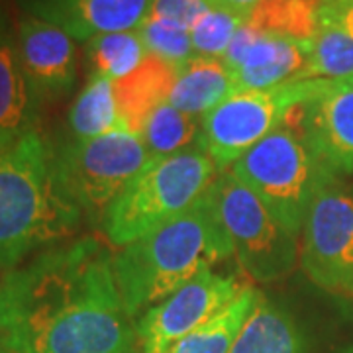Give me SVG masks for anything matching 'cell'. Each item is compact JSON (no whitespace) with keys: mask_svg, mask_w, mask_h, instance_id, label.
Returning a JSON list of instances; mask_svg holds the SVG:
<instances>
[{"mask_svg":"<svg viewBox=\"0 0 353 353\" xmlns=\"http://www.w3.org/2000/svg\"><path fill=\"white\" fill-rule=\"evenodd\" d=\"M238 92L232 71L222 59L194 55L176 69L169 104L176 110L202 118Z\"/></svg>","mask_w":353,"mask_h":353,"instance_id":"obj_17","label":"cell"},{"mask_svg":"<svg viewBox=\"0 0 353 353\" xmlns=\"http://www.w3.org/2000/svg\"><path fill=\"white\" fill-rule=\"evenodd\" d=\"M16 48L39 102L63 99L75 87V39L61 28L26 14L18 22Z\"/></svg>","mask_w":353,"mask_h":353,"instance_id":"obj_11","label":"cell"},{"mask_svg":"<svg viewBox=\"0 0 353 353\" xmlns=\"http://www.w3.org/2000/svg\"><path fill=\"white\" fill-rule=\"evenodd\" d=\"M301 263L320 289L353 296V189L328 179L303 228Z\"/></svg>","mask_w":353,"mask_h":353,"instance_id":"obj_9","label":"cell"},{"mask_svg":"<svg viewBox=\"0 0 353 353\" xmlns=\"http://www.w3.org/2000/svg\"><path fill=\"white\" fill-rule=\"evenodd\" d=\"M303 136L332 171H353V79L328 81L308 102Z\"/></svg>","mask_w":353,"mask_h":353,"instance_id":"obj_13","label":"cell"},{"mask_svg":"<svg viewBox=\"0 0 353 353\" xmlns=\"http://www.w3.org/2000/svg\"><path fill=\"white\" fill-rule=\"evenodd\" d=\"M199 136L201 118L181 112L169 102L153 110L139 134L152 161L187 152L192 143L199 145Z\"/></svg>","mask_w":353,"mask_h":353,"instance_id":"obj_22","label":"cell"},{"mask_svg":"<svg viewBox=\"0 0 353 353\" xmlns=\"http://www.w3.org/2000/svg\"><path fill=\"white\" fill-rule=\"evenodd\" d=\"M338 26L353 36V0H320V26Z\"/></svg>","mask_w":353,"mask_h":353,"instance_id":"obj_28","label":"cell"},{"mask_svg":"<svg viewBox=\"0 0 353 353\" xmlns=\"http://www.w3.org/2000/svg\"><path fill=\"white\" fill-rule=\"evenodd\" d=\"M55 159L67 194L92 222H102L106 208L152 161L141 138L128 130L69 139L55 148Z\"/></svg>","mask_w":353,"mask_h":353,"instance_id":"obj_8","label":"cell"},{"mask_svg":"<svg viewBox=\"0 0 353 353\" xmlns=\"http://www.w3.org/2000/svg\"><path fill=\"white\" fill-rule=\"evenodd\" d=\"M243 22L263 34L310 43L320 30V0H263L243 16Z\"/></svg>","mask_w":353,"mask_h":353,"instance_id":"obj_21","label":"cell"},{"mask_svg":"<svg viewBox=\"0 0 353 353\" xmlns=\"http://www.w3.org/2000/svg\"><path fill=\"white\" fill-rule=\"evenodd\" d=\"M243 289L234 275H222L214 269L201 271L139 316L136 332L143 353H165L175 341L218 314Z\"/></svg>","mask_w":353,"mask_h":353,"instance_id":"obj_10","label":"cell"},{"mask_svg":"<svg viewBox=\"0 0 353 353\" xmlns=\"http://www.w3.org/2000/svg\"><path fill=\"white\" fill-rule=\"evenodd\" d=\"M310 43L277 34H259L241 63L232 71L238 90H263L301 81Z\"/></svg>","mask_w":353,"mask_h":353,"instance_id":"obj_14","label":"cell"},{"mask_svg":"<svg viewBox=\"0 0 353 353\" xmlns=\"http://www.w3.org/2000/svg\"><path fill=\"white\" fill-rule=\"evenodd\" d=\"M138 332L97 238L57 243L0 281L2 353H134Z\"/></svg>","mask_w":353,"mask_h":353,"instance_id":"obj_1","label":"cell"},{"mask_svg":"<svg viewBox=\"0 0 353 353\" xmlns=\"http://www.w3.org/2000/svg\"><path fill=\"white\" fill-rule=\"evenodd\" d=\"M67 120L75 139H92L124 130L112 81L101 75H88L87 85L73 102Z\"/></svg>","mask_w":353,"mask_h":353,"instance_id":"obj_20","label":"cell"},{"mask_svg":"<svg viewBox=\"0 0 353 353\" xmlns=\"http://www.w3.org/2000/svg\"><path fill=\"white\" fill-rule=\"evenodd\" d=\"M81 218L61 183L55 148L38 130L0 139V269L67 240Z\"/></svg>","mask_w":353,"mask_h":353,"instance_id":"obj_2","label":"cell"},{"mask_svg":"<svg viewBox=\"0 0 353 353\" xmlns=\"http://www.w3.org/2000/svg\"><path fill=\"white\" fill-rule=\"evenodd\" d=\"M328 81L306 79L263 90H238L201 118L199 148L220 173L228 171L248 150L285 124L289 112L316 99Z\"/></svg>","mask_w":353,"mask_h":353,"instance_id":"obj_7","label":"cell"},{"mask_svg":"<svg viewBox=\"0 0 353 353\" xmlns=\"http://www.w3.org/2000/svg\"><path fill=\"white\" fill-rule=\"evenodd\" d=\"M220 175L199 145L145 165L106 208L102 230L116 248H126L183 214Z\"/></svg>","mask_w":353,"mask_h":353,"instance_id":"obj_4","label":"cell"},{"mask_svg":"<svg viewBox=\"0 0 353 353\" xmlns=\"http://www.w3.org/2000/svg\"><path fill=\"white\" fill-rule=\"evenodd\" d=\"M292 234H301L308 208L332 169L303 134L279 126L228 169Z\"/></svg>","mask_w":353,"mask_h":353,"instance_id":"obj_5","label":"cell"},{"mask_svg":"<svg viewBox=\"0 0 353 353\" xmlns=\"http://www.w3.org/2000/svg\"><path fill=\"white\" fill-rule=\"evenodd\" d=\"M153 0H22L30 16L61 28L77 41L138 30Z\"/></svg>","mask_w":353,"mask_h":353,"instance_id":"obj_12","label":"cell"},{"mask_svg":"<svg viewBox=\"0 0 353 353\" xmlns=\"http://www.w3.org/2000/svg\"><path fill=\"white\" fill-rule=\"evenodd\" d=\"M136 32L139 34L148 53L163 59L176 69L187 63L190 57H194L190 32L181 26L148 16Z\"/></svg>","mask_w":353,"mask_h":353,"instance_id":"obj_26","label":"cell"},{"mask_svg":"<svg viewBox=\"0 0 353 353\" xmlns=\"http://www.w3.org/2000/svg\"><path fill=\"white\" fill-rule=\"evenodd\" d=\"M352 81L353 36L338 26L322 24L310 41L308 63L301 81Z\"/></svg>","mask_w":353,"mask_h":353,"instance_id":"obj_24","label":"cell"},{"mask_svg":"<svg viewBox=\"0 0 353 353\" xmlns=\"http://www.w3.org/2000/svg\"><path fill=\"white\" fill-rule=\"evenodd\" d=\"M210 190L241 271L255 283L287 277L301 257L299 236L230 171L220 173Z\"/></svg>","mask_w":353,"mask_h":353,"instance_id":"obj_6","label":"cell"},{"mask_svg":"<svg viewBox=\"0 0 353 353\" xmlns=\"http://www.w3.org/2000/svg\"><path fill=\"white\" fill-rule=\"evenodd\" d=\"M0 353H2V352H0Z\"/></svg>","mask_w":353,"mask_h":353,"instance_id":"obj_30","label":"cell"},{"mask_svg":"<svg viewBox=\"0 0 353 353\" xmlns=\"http://www.w3.org/2000/svg\"><path fill=\"white\" fill-rule=\"evenodd\" d=\"M263 294L253 287H245L208 322L175 341L165 353H230L243 322Z\"/></svg>","mask_w":353,"mask_h":353,"instance_id":"obj_19","label":"cell"},{"mask_svg":"<svg viewBox=\"0 0 353 353\" xmlns=\"http://www.w3.org/2000/svg\"><path fill=\"white\" fill-rule=\"evenodd\" d=\"M241 24H243V14L214 4V8L204 14L190 30L194 55L222 59Z\"/></svg>","mask_w":353,"mask_h":353,"instance_id":"obj_25","label":"cell"},{"mask_svg":"<svg viewBox=\"0 0 353 353\" xmlns=\"http://www.w3.org/2000/svg\"><path fill=\"white\" fill-rule=\"evenodd\" d=\"M176 67L148 53L143 63L122 81L114 83L118 114L122 126L139 136L152 112L169 102V94L175 83Z\"/></svg>","mask_w":353,"mask_h":353,"instance_id":"obj_15","label":"cell"},{"mask_svg":"<svg viewBox=\"0 0 353 353\" xmlns=\"http://www.w3.org/2000/svg\"><path fill=\"white\" fill-rule=\"evenodd\" d=\"M39 101L26 77L16 38L0 26V139L38 130Z\"/></svg>","mask_w":353,"mask_h":353,"instance_id":"obj_16","label":"cell"},{"mask_svg":"<svg viewBox=\"0 0 353 353\" xmlns=\"http://www.w3.org/2000/svg\"><path fill=\"white\" fill-rule=\"evenodd\" d=\"M230 353H306V347L292 316L261 296L243 322Z\"/></svg>","mask_w":353,"mask_h":353,"instance_id":"obj_18","label":"cell"},{"mask_svg":"<svg viewBox=\"0 0 353 353\" xmlns=\"http://www.w3.org/2000/svg\"><path fill=\"white\" fill-rule=\"evenodd\" d=\"M232 255V241L208 189L183 214L114 255V273L128 316L139 318L194 275Z\"/></svg>","mask_w":353,"mask_h":353,"instance_id":"obj_3","label":"cell"},{"mask_svg":"<svg viewBox=\"0 0 353 353\" xmlns=\"http://www.w3.org/2000/svg\"><path fill=\"white\" fill-rule=\"evenodd\" d=\"M216 4H220V6H226L230 10H236V12L245 14L252 10L253 6H257L259 2H263V0H214Z\"/></svg>","mask_w":353,"mask_h":353,"instance_id":"obj_29","label":"cell"},{"mask_svg":"<svg viewBox=\"0 0 353 353\" xmlns=\"http://www.w3.org/2000/svg\"><path fill=\"white\" fill-rule=\"evenodd\" d=\"M214 0H153L150 16L192 30L206 12L214 8Z\"/></svg>","mask_w":353,"mask_h":353,"instance_id":"obj_27","label":"cell"},{"mask_svg":"<svg viewBox=\"0 0 353 353\" xmlns=\"http://www.w3.org/2000/svg\"><path fill=\"white\" fill-rule=\"evenodd\" d=\"M85 53L90 75L106 77L112 83L132 75L148 57V50L136 30L88 39Z\"/></svg>","mask_w":353,"mask_h":353,"instance_id":"obj_23","label":"cell"}]
</instances>
